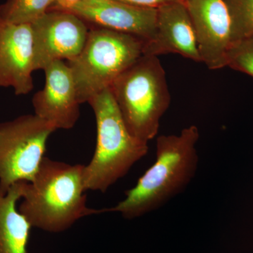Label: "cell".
Segmentation results:
<instances>
[{
  "instance_id": "6da1fadb",
  "label": "cell",
  "mask_w": 253,
  "mask_h": 253,
  "mask_svg": "<svg viewBox=\"0 0 253 253\" xmlns=\"http://www.w3.org/2000/svg\"><path fill=\"white\" fill-rule=\"evenodd\" d=\"M199 128L190 126L179 134L161 135L156 140V161L125 193V199L104 213L118 212L126 219L157 211L186 189L199 164L196 145Z\"/></svg>"
},
{
  "instance_id": "7a4b0ae2",
  "label": "cell",
  "mask_w": 253,
  "mask_h": 253,
  "mask_svg": "<svg viewBox=\"0 0 253 253\" xmlns=\"http://www.w3.org/2000/svg\"><path fill=\"white\" fill-rule=\"evenodd\" d=\"M84 166L44 157L34 179L24 182L18 208L32 227L63 232L81 218L104 214L86 206Z\"/></svg>"
},
{
  "instance_id": "3957f363",
  "label": "cell",
  "mask_w": 253,
  "mask_h": 253,
  "mask_svg": "<svg viewBox=\"0 0 253 253\" xmlns=\"http://www.w3.org/2000/svg\"><path fill=\"white\" fill-rule=\"evenodd\" d=\"M96 123L94 156L84 166L86 189L106 192L149 152L148 143L131 134L110 88L89 101Z\"/></svg>"
},
{
  "instance_id": "277c9868",
  "label": "cell",
  "mask_w": 253,
  "mask_h": 253,
  "mask_svg": "<svg viewBox=\"0 0 253 253\" xmlns=\"http://www.w3.org/2000/svg\"><path fill=\"white\" fill-rule=\"evenodd\" d=\"M109 88L131 134L144 142L153 140L171 102L166 71L158 57L142 55Z\"/></svg>"
},
{
  "instance_id": "5b68a950",
  "label": "cell",
  "mask_w": 253,
  "mask_h": 253,
  "mask_svg": "<svg viewBox=\"0 0 253 253\" xmlns=\"http://www.w3.org/2000/svg\"><path fill=\"white\" fill-rule=\"evenodd\" d=\"M144 43L131 35L97 26L90 28L81 54L68 63L80 103H88L109 88L120 75L144 55Z\"/></svg>"
},
{
  "instance_id": "8992f818",
  "label": "cell",
  "mask_w": 253,
  "mask_h": 253,
  "mask_svg": "<svg viewBox=\"0 0 253 253\" xmlns=\"http://www.w3.org/2000/svg\"><path fill=\"white\" fill-rule=\"evenodd\" d=\"M56 130L36 114L0 124V191L34 179L45 157L48 139Z\"/></svg>"
},
{
  "instance_id": "52a82bcc",
  "label": "cell",
  "mask_w": 253,
  "mask_h": 253,
  "mask_svg": "<svg viewBox=\"0 0 253 253\" xmlns=\"http://www.w3.org/2000/svg\"><path fill=\"white\" fill-rule=\"evenodd\" d=\"M31 26L36 71L44 70L58 60L76 59L85 45L90 29L77 15L55 9H50Z\"/></svg>"
},
{
  "instance_id": "ba28073f",
  "label": "cell",
  "mask_w": 253,
  "mask_h": 253,
  "mask_svg": "<svg viewBox=\"0 0 253 253\" xmlns=\"http://www.w3.org/2000/svg\"><path fill=\"white\" fill-rule=\"evenodd\" d=\"M202 62L210 70L226 67L233 42L231 18L224 0H187Z\"/></svg>"
},
{
  "instance_id": "9c48e42d",
  "label": "cell",
  "mask_w": 253,
  "mask_h": 253,
  "mask_svg": "<svg viewBox=\"0 0 253 253\" xmlns=\"http://www.w3.org/2000/svg\"><path fill=\"white\" fill-rule=\"evenodd\" d=\"M44 88L33 96L35 114L56 129H70L80 118V103L72 71L68 64L58 60L48 65Z\"/></svg>"
},
{
  "instance_id": "30bf717a",
  "label": "cell",
  "mask_w": 253,
  "mask_h": 253,
  "mask_svg": "<svg viewBox=\"0 0 253 253\" xmlns=\"http://www.w3.org/2000/svg\"><path fill=\"white\" fill-rule=\"evenodd\" d=\"M35 71L31 24L0 21V86L12 87L17 96L29 94Z\"/></svg>"
},
{
  "instance_id": "8fae6325",
  "label": "cell",
  "mask_w": 253,
  "mask_h": 253,
  "mask_svg": "<svg viewBox=\"0 0 253 253\" xmlns=\"http://www.w3.org/2000/svg\"><path fill=\"white\" fill-rule=\"evenodd\" d=\"M68 11L86 23L135 36L145 42L156 33L157 9L139 7L118 0H82Z\"/></svg>"
},
{
  "instance_id": "7c38bea8",
  "label": "cell",
  "mask_w": 253,
  "mask_h": 253,
  "mask_svg": "<svg viewBox=\"0 0 253 253\" xmlns=\"http://www.w3.org/2000/svg\"><path fill=\"white\" fill-rule=\"evenodd\" d=\"M177 54L195 62H202L197 37L187 8L174 1L157 9L154 38L144 43V55Z\"/></svg>"
},
{
  "instance_id": "4fadbf2b",
  "label": "cell",
  "mask_w": 253,
  "mask_h": 253,
  "mask_svg": "<svg viewBox=\"0 0 253 253\" xmlns=\"http://www.w3.org/2000/svg\"><path fill=\"white\" fill-rule=\"evenodd\" d=\"M24 182L16 183L6 192L0 191V253H28L32 226L17 208Z\"/></svg>"
},
{
  "instance_id": "5bb4252c",
  "label": "cell",
  "mask_w": 253,
  "mask_h": 253,
  "mask_svg": "<svg viewBox=\"0 0 253 253\" xmlns=\"http://www.w3.org/2000/svg\"><path fill=\"white\" fill-rule=\"evenodd\" d=\"M56 0H7L0 6V21L32 24L54 6Z\"/></svg>"
},
{
  "instance_id": "9a60e30c",
  "label": "cell",
  "mask_w": 253,
  "mask_h": 253,
  "mask_svg": "<svg viewBox=\"0 0 253 253\" xmlns=\"http://www.w3.org/2000/svg\"><path fill=\"white\" fill-rule=\"evenodd\" d=\"M224 1L231 18V40L233 44L253 36V0Z\"/></svg>"
},
{
  "instance_id": "2e32d148",
  "label": "cell",
  "mask_w": 253,
  "mask_h": 253,
  "mask_svg": "<svg viewBox=\"0 0 253 253\" xmlns=\"http://www.w3.org/2000/svg\"><path fill=\"white\" fill-rule=\"evenodd\" d=\"M226 67L253 78V35L233 44L228 54Z\"/></svg>"
},
{
  "instance_id": "e0dca14e",
  "label": "cell",
  "mask_w": 253,
  "mask_h": 253,
  "mask_svg": "<svg viewBox=\"0 0 253 253\" xmlns=\"http://www.w3.org/2000/svg\"><path fill=\"white\" fill-rule=\"evenodd\" d=\"M126 4L139 6V7L158 9L164 5L170 4L179 0H118Z\"/></svg>"
},
{
  "instance_id": "ac0fdd59",
  "label": "cell",
  "mask_w": 253,
  "mask_h": 253,
  "mask_svg": "<svg viewBox=\"0 0 253 253\" xmlns=\"http://www.w3.org/2000/svg\"><path fill=\"white\" fill-rule=\"evenodd\" d=\"M81 1L82 0H56L54 6L51 9L69 11Z\"/></svg>"
},
{
  "instance_id": "d6986e66",
  "label": "cell",
  "mask_w": 253,
  "mask_h": 253,
  "mask_svg": "<svg viewBox=\"0 0 253 253\" xmlns=\"http://www.w3.org/2000/svg\"><path fill=\"white\" fill-rule=\"evenodd\" d=\"M179 1H181V2L184 3V4H185L187 0H179Z\"/></svg>"
}]
</instances>
